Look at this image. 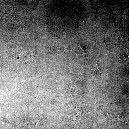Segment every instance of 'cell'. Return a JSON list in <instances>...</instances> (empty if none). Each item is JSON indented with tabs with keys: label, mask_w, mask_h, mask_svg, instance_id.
<instances>
[{
	"label": "cell",
	"mask_w": 129,
	"mask_h": 129,
	"mask_svg": "<svg viewBox=\"0 0 129 129\" xmlns=\"http://www.w3.org/2000/svg\"><path fill=\"white\" fill-rule=\"evenodd\" d=\"M86 113V111L85 110L80 111L72 114L70 117V124L66 128L74 127L80 118Z\"/></svg>",
	"instance_id": "1"
},
{
	"label": "cell",
	"mask_w": 129,
	"mask_h": 129,
	"mask_svg": "<svg viewBox=\"0 0 129 129\" xmlns=\"http://www.w3.org/2000/svg\"><path fill=\"white\" fill-rule=\"evenodd\" d=\"M36 120L35 125L33 129H38L42 126L45 124L46 121L45 119L43 118L36 113L33 116Z\"/></svg>",
	"instance_id": "2"
},
{
	"label": "cell",
	"mask_w": 129,
	"mask_h": 129,
	"mask_svg": "<svg viewBox=\"0 0 129 129\" xmlns=\"http://www.w3.org/2000/svg\"><path fill=\"white\" fill-rule=\"evenodd\" d=\"M58 48L59 49L63 50L65 53L66 54H72L76 52L74 51L73 49L65 48L60 45H58Z\"/></svg>",
	"instance_id": "3"
},
{
	"label": "cell",
	"mask_w": 129,
	"mask_h": 129,
	"mask_svg": "<svg viewBox=\"0 0 129 129\" xmlns=\"http://www.w3.org/2000/svg\"><path fill=\"white\" fill-rule=\"evenodd\" d=\"M77 43L79 46L78 49L80 53L82 54L85 53L86 50V47L81 43Z\"/></svg>",
	"instance_id": "4"
},
{
	"label": "cell",
	"mask_w": 129,
	"mask_h": 129,
	"mask_svg": "<svg viewBox=\"0 0 129 129\" xmlns=\"http://www.w3.org/2000/svg\"><path fill=\"white\" fill-rule=\"evenodd\" d=\"M0 121L3 123L6 124H10V122L8 120V118H7L3 117L0 120Z\"/></svg>",
	"instance_id": "5"
},
{
	"label": "cell",
	"mask_w": 129,
	"mask_h": 129,
	"mask_svg": "<svg viewBox=\"0 0 129 129\" xmlns=\"http://www.w3.org/2000/svg\"><path fill=\"white\" fill-rule=\"evenodd\" d=\"M4 105V103L2 102H0V120L2 118V110Z\"/></svg>",
	"instance_id": "6"
}]
</instances>
